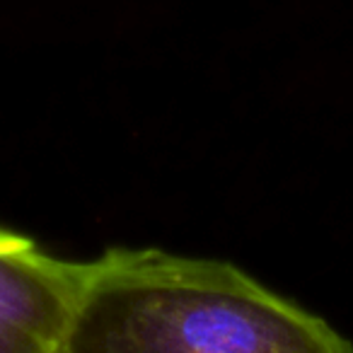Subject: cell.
Returning <instances> with one entry per match:
<instances>
[{"label":"cell","mask_w":353,"mask_h":353,"mask_svg":"<svg viewBox=\"0 0 353 353\" xmlns=\"http://www.w3.org/2000/svg\"><path fill=\"white\" fill-rule=\"evenodd\" d=\"M353 343L225 259L109 247L85 261L65 353H348Z\"/></svg>","instance_id":"obj_1"},{"label":"cell","mask_w":353,"mask_h":353,"mask_svg":"<svg viewBox=\"0 0 353 353\" xmlns=\"http://www.w3.org/2000/svg\"><path fill=\"white\" fill-rule=\"evenodd\" d=\"M85 261L0 228V353H65Z\"/></svg>","instance_id":"obj_2"}]
</instances>
